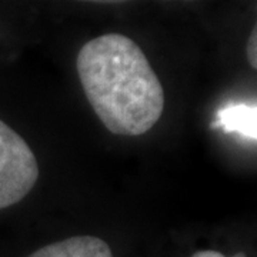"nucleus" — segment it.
<instances>
[{
    "instance_id": "f257e3e1",
    "label": "nucleus",
    "mask_w": 257,
    "mask_h": 257,
    "mask_svg": "<svg viewBox=\"0 0 257 257\" xmlns=\"http://www.w3.org/2000/svg\"><path fill=\"white\" fill-rule=\"evenodd\" d=\"M83 92L113 135L140 136L160 120L165 92L135 40L107 33L84 43L76 60Z\"/></svg>"
},
{
    "instance_id": "f03ea898",
    "label": "nucleus",
    "mask_w": 257,
    "mask_h": 257,
    "mask_svg": "<svg viewBox=\"0 0 257 257\" xmlns=\"http://www.w3.org/2000/svg\"><path fill=\"white\" fill-rule=\"evenodd\" d=\"M39 179V166L25 139L0 120V209L23 200Z\"/></svg>"
},
{
    "instance_id": "7ed1b4c3",
    "label": "nucleus",
    "mask_w": 257,
    "mask_h": 257,
    "mask_svg": "<svg viewBox=\"0 0 257 257\" xmlns=\"http://www.w3.org/2000/svg\"><path fill=\"white\" fill-rule=\"evenodd\" d=\"M29 257H113V251L100 237L73 236L43 246Z\"/></svg>"
},
{
    "instance_id": "20e7f679",
    "label": "nucleus",
    "mask_w": 257,
    "mask_h": 257,
    "mask_svg": "<svg viewBox=\"0 0 257 257\" xmlns=\"http://www.w3.org/2000/svg\"><path fill=\"white\" fill-rule=\"evenodd\" d=\"M256 106L250 104H230L216 113L210 128H223L224 133H237L243 138L256 140Z\"/></svg>"
},
{
    "instance_id": "39448f33",
    "label": "nucleus",
    "mask_w": 257,
    "mask_h": 257,
    "mask_svg": "<svg viewBox=\"0 0 257 257\" xmlns=\"http://www.w3.org/2000/svg\"><path fill=\"white\" fill-rule=\"evenodd\" d=\"M247 62L253 69H257V30L256 28L253 29L251 35H250V37H248Z\"/></svg>"
},
{
    "instance_id": "423d86ee",
    "label": "nucleus",
    "mask_w": 257,
    "mask_h": 257,
    "mask_svg": "<svg viewBox=\"0 0 257 257\" xmlns=\"http://www.w3.org/2000/svg\"><path fill=\"white\" fill-rule=\"evenodd\" d=\"M192 257H227V256H224L223 253H220V251H216V250H200V251H196L194 254H192ZM230 257H246V253L239 251V253H236V254H233V256H230Z\"/></svg>"
}]
</instances>
